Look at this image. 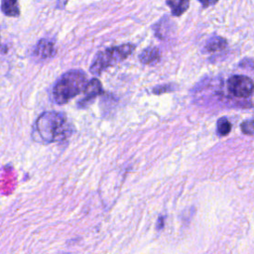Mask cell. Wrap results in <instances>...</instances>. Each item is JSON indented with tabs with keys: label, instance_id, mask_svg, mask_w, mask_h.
Instances as JSON below:
<instances>
[{
	"label": "cell",
	"instance_id": "obj_1",
	"mask_svg": "<svg viewBox=\"0 0 254 254\" xmlns=\"http://www.w3.org/2000/svg\"><path fill=\"white\" fill-rule=\"evenodd\" d=\"M35 133L40 141L53 143L63 141L70 134V125L65 117L58 111H46L35 122Z\"/></svg>",
	"mask_w": 254,
	"mask_h": 254
},
{
	"label": "cell",
	"instance_id": "obj_2",
	"mask_svg": "<svg viewBox=\"0 0 254 254\" xmlns=\"http://www.w3.org/2000/svg\"><path fill=\"white\" fill-rule=\"evenodd\" d=\"M88 81L82 70L72 69L64 73L53 88V97L58 104H64L80 92H84Z\"/></svg>",
	"mask_w": 254,
	"mask_h": 254
},
{
	"label": "cell",
	"instance_id": "obj_3",
	"mask_svg": "<svg viewBox=\"0 0 254 254\" xmlns=\"http://www.w3.org/2000/svg\"><path fill=\"white\" fill-rule=\"evenodd\" d=\"M134 49L135 46L132 44H122L120 46H115L100 51L98 54H96L91 63L89 68L90 72L92 74L99 75L107 67L125 60L129 55L132 54Z\"/></svg>",
	"mask_w": 254,
	"mask_h": 254
},
{
	"label": "cell",
	"instance_id": "obj_4",
	"mask_svg": "<svg viewBox=\"0 0 254 254\" xmlns=\"http://www.w3.org/2000/svg\"><path fill=\"white\" fill-rule=\"evenodd\" d=\"M227 88L236 97H247L254 89V82L246 75H232L227 80Z\"/></svg>",
	"mask_w": 254,
	"mask_h": 254
},
{
	"label": "cell",
	"instance_id": "obj_5",
	"mask_svg": "<svg viewBox=\"0 0 254 254\" xmlns=\"http://www.w3.org/2000/svg\"><path fill=\"white\" fill-rule=\"evenodd\" d=\"M102 93V84L101 82L96 79L92 78L88 81L85 90H84V98L79 101V106L82 107V104H86L87 102L94 99L96 96Z\"/></svg>",
	"mask_w": 254,
	"mask_h": 254
},
{
	"label": "cell",
	"instance_id": "obj_6",
	"mask_svg": "<svg viewBox=\"0 0 254 254\" xmlns=\"http://www.w3.org/2000/svg\"><path fill=\"white\" fill-rule=\"evenodd\" d=\"M56 50L53 42L47 40V39H42L38 42V44L35 47L34 54L38 58L45 60L48 58H51L55 55Z\"/></svg>",
	"mask_w": 254,
	"mask_h": 254
},
{
	"label": "cell",
	"instance_id": "obj_7",
	"mask_svg": "<svg viewBox=\"0 0 254 254\" xmlns=\"http://www.w3.org/2000/svg\"><path fill=\"white\" fill-rule=\"evenodd\" d=\"M139 60L144 64H155L161 60V51L157 47H148L139 55Z\"/></svg>",
	"mask_w": 254,
	"mask_h": 254
},
{
	"label": "cell",
	"instance_id": "obj_8",
	"mask_svg": "<svg viewBox=\"0 0 254 254\" xmlns=\"http://www.w3.org/2000/svg\"><path fill=\"white\" fill-rule=\"evenodd\" d=\"M227 46V41L219 36H213L211 37L205 44L204 50L208 53L217 52L220 50H223Z\"/></svg>",
	"mask_w": 254,
	"mask_h": 254
},
{
	"label": "cell",
	"instance_id": "obj_9",
	"mask_svg": "<svg viewBox=\"0 0 254 254\" xmlns=\"http://www.w3.org/2000/svg\"><path fill=\"white\" fill-rule=\"evenodd\" d=\"M1 9L2 12L11 17H16L20 13L19 9V4L16 1H9V0H3L1 2Z\"/></svg>",
	"mask_w": 254,
	"mask_h": 254
},
{
	"label": "cell",
	"instance_id": "obj_10",
	"mask_svg": "<svg viewBox=\"0 0 254 254\" xmlns=\"http://www.w3.org/2000/svg\"><path fill=\"white\" fill-rule=\"evenodd\" d=\"M167 5L170 6L171 8V12L174 16H181L183 13H185L187 11V9L189 8L190 2L189 1H167L166 2Z\"/></svg>",
	"mask_w": 254,
	"mask_h": 254
},
{
	"label": "cell",
	"instance_id": "obj_11",
	"mask_svg": "<svg viewBox=\"0 0 254 254\" xmlns=\"http://www.w3.org/2000/svg\"><path fill=\"white\" fill-rule=\"evenodd\" d=\"M217 128H216V131H217V134L219 136H225L227 135L230 130H231V123L229 122V120L225 117H221L218 119L217 121V124H216Z\"/></svg>",
	"mask_w": 254,
	"mask_h": 254
},
{
	"label": "cell",
	"instance_id": "obj_12",
	"mask_svg": "<svg viewBox=\"0 0 254 254\" xmlns=\"http://www.w3.org/2000/svg\"><path fill=\"white\" fill-rule=\"evenodd\" d=\"M241 130L245 134H250V135L254 134V119L253 120L244 121L241 124Z\"/></svg>",
	"mask_w": 254,
	"mask_h": 254
},
{
	"label": "cell",
	"instance_id": "obj_13",
	"mask_svg": "<svg viewBox=\"0 0 254 254\" xmlns=\"http://www.w3.org/2000/svg\"><path fill=\"white\" fill-rule=\"evenodd\" d=\"M174 87L173 85L171 84H165V85H160V86H157L156 88L153 89V92L154 93H163V92H166V91H171L173 90Z\"/></svg>",
	"mask_w": 254,
	"mask_h": 254
},
{
	"label": "cell",
	"instance_id": "obj_14",
	"mask_svg": "<svg viewBox=\"0 0 254 254\" xmlns=\"http://www.w3.org/2000/svg\"><path fill=\"white\" fill-rule=\"evenodd\" d=\"M201 3L203 4V6H207V5H210V4H214L215 2H202L201 1Z\"/></svg>",
	"mask_w": 254,
	"mask_h": 254
}]
</instances>
